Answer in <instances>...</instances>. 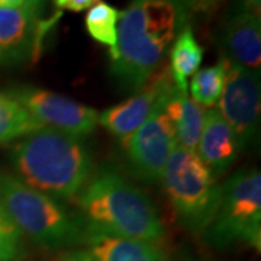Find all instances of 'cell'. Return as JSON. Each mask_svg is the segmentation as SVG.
<instances>
[{
	"mask_svg": "<svg viewBox=\"0 0 261 261\" xmlns=\"http://www.w3.org/2000/svg\"><path fill=\"white\" fill-rule=\"evenodd\" d=\"M189 13L180 0H132L118 22L111 71L123 89L140 90L161 65Z\"/></svg>",
	"mask_w": 261,
	"mask_h": 261,
	"instance_id": "cell-1",
	"label": "cell"
},
{
	"mask_svg": "<svg viewBox=\"0 0 261 261\" xmlns=\"http://www.w3.org/2000/svg\"><path fill=\"white\" fill-rule=\"evenodd\" d=\"M84 231L157 245L166 229L149 197L113 170H102L79 193Z\"/></svg>",
	"mask_w": 261,
	"mask_h": 261,
	"instance_id": "cell-2",
	"label": "cell"
},
{
	"mask_svg": "<svg viewBox=\"0 0 261 261\" xmlns=\"http://www.w3.org/2000/svg\"><path fill=\"white\" fill-rule=\"evenodd\" d=\"M12 164L31 187L54 199H70L90 180L93 160L82 138L41 128L13 147Z\"/></svg>",
	"mask_w": 261,
	"mask_h": 261,
	"instance_id": "cell-3",
	"label": "cell"
},
{
	"mask_svg": "<svg viewBox=\"0 0 261 261\" xmlns=\"http://www.w3.org/2000/svg\"><path fill=\"white\" fill-rule=\"evenodd\" d=\"M0 205L20 233L44 248L56 250L83 240V225L65 207L15 174L0 173Z\"/></svg>",
	"mask_w": 261,
	"mask_h": 261,
	"instance_id": "cell-4",
	"label": "cell"
},
{
	"mask_svg": "<svg viewBox=\"0 0 261 261\" xmlns=\"http://www.w3.org/2000/svg\"><path fill=\"white\" fill-rule=\"evenodd\" d=\"M160 180L178 222L192 232H205L214 221L221 185L196 151L176 148Z\"/></svg>",
	"mask_w": 261,
	"mask_h": 261,
	"instance_id": "cell-5",
	"label": "cell"
},
{
	"mask_svg": "<svg viewBox=\"0 0 261 261\" xmlns=\"http://www.w3.org/2000/svg\"><path fill=\"white\" fill-rule=\"evenodd\" d=\"M209 229L219 247L245 243L261 247V174L258 168L240 170L221 185L219 203Z\"/></svg>",
	"mask_w": 261,
	"mask_h": 261,
	"instance_id": "cell-6",
	"label": "cell"
},
{
	"mask_svg": "<svg viewBox=\"0 0 261 261\" xmlns=\"http://www.w3.org/2000/svg\"><path fill=\"white\" fill-rule=\"evenodd\" d=\"M171 83L161 93L147 121L125 141V149L132 173L144 181H157L171 152L177 148L174 125L167 113V97Z\"/></svg>",
	"mask_w": 261,
	"mask_h": 261,
	"instance_id": "cell-7",
	"label": "cell"
},
{
	"mask_svg": "<svg viewBox=\"0 0 261 261\" xmlns=\"http://www.w3.org/2000/svg\"><path fill=\"white\" fill-rule=\"evenodd\" d=\"M224 61L225 86L216 109L231 126L243 151L255 141L260 128V71Z\"/></svg>",
	"mask_w": 261,
	"mask_h": 261,
	"instance_id": "cell-8",
	"label": "cell"
},
{
	"mask_svg": "<svg viewBox=\"0 0 261 261\" xmlns=\"http://www.w3.org/2000/svg\"><path fill=\"white\" fill-rule=\"evenodd\" d=\"M10 94L44 128L83 138L94 132L99 125V112L96 109L63 94L38 87H20Z\"/></svg>",
	"mask_w": 261,
	"mask_h": 261,
	"instance_id": "cell-9",
	"label": "cell"
},
{
	"mask_svg": "<svg viewBox=\"0 0 261 261\" xmlns=\"http://www.w3.org/2000/svg\"><path fill=\"white\" fill-rule=\"evenodd\" d=\"M41 0L22 8H0V65L22 64L41 48L47 27L38 18Z\"/></svg>",
	"mask_w": 261,
	"mask_h": 261,
	"instance_id": "cell-10",
	"label": "cell"
},
{
	"mask_svg": "<svg viewBox=\"0 0 261 261\" xmlns=\"http://www.w3.org/2000/svg\"><path fill=\"white\" fill-rule=\"evenodd\" d=\"M171 83L168 67L163 68V71L159 68L134 96L99 113V123L113 137L125 142L147 121L161 93Z\"/></svg>",
	"mask_w": 261,
	"mask_h": 261,
	"instance_id": "cell-11",
	"label": "cell"
},
{
	"mask_svg": "<svg viewBox=\"0 0 261 261\" xmlns=\"http://www.w3.org/2000/svg\"><path fill=\"white\" fill-rule=\"evenodd\" d=\"M218 38L224 60L248 70L260 71V16L247 12L235 3L233 9L226 13Z\"/></svg>",
	"mask_w": 261,
	"mask_h": 261,
	"instance_id": "cell-12",
	"label": "cell"
},
{
	"mask_svg": "<svg viewBox=\"0 0 261 261\" xmlns=\"http://www.w3.org/2000/svg\"><path fill=\"white\" fill-rule=\"evenodd\" d=\"M196 152L216 178L231 168L241 152L233 130L216 108H209L205 112L203 129Z\"/></svg>",
	"mask_w": 261,
	"mask_h": 261,
	"instance_id": "cell-13",
	"label": "cell"
},
{
	"mask_svg": "<svg viewBox=\"0 0 261 261\" xmlns=\"http://www.w3.org/2000/svg\"><path fill=\"white\" fill-rule=\"evenodd\" d=\"M83 238L97 261H166L154 244L87 231Z\"/></svg>",
	"mask_w": 261,
	"mask_h": 261,
	"instance_id": "cell-14",
	"label": "cell"
},
{
	"mask_svg": "<svg viewBox=\"0 0 261 261\" xmlns=\"http://www.w3.org/2000/svg\"><path fill=\"white\" fill-rule=\"evenodd\" d=\"M167 113L174 125L178 148L190 151L197 149L205 121V108H202L189 96L173 87L167 97Z\"/></svg>",
	"mask_w": 261,
	"mask_h": 261,
	"instance_id": "cell-15",
	"label": "cell"
},
{
	"mask_svg": "<svg viewBox=\"0 0 261 261\" xmlns=\"http://www.w3.org/2000/svg\"><path fill=\"white\" fill-rule=\"evenodd\" d=\"M203 60V48L196 41L193 29L189 25L180 31L170 49L168 73L174 87L187 93L189 79L199 70Z\"/></svg>",
	"mask_w": 261,
	"mask_h": 261,
	"instance_id": "cell-16",
	"label": "cell"
},
{
	"mask_svg": "<svg viewBox=\"0 0 261 261\" xmlns=\"http://www.w3.org/2000/svg\"><path fill=\"white\" fill-rule=\"evenodd\" d=\"M44 128L12 96L0 93V144L22 140Z\"/></svg>",
	"mask_w": 261,
	"mask_h": 261,
	"instance_id": "cell-17",
	"label": "cell"
},
{
	"mask_svg": "<svg viewBox=\"0 0 261 261\" xmlns=\"http://www.w3.org/2000/svg\"><path fill=\"white\" fill-rule=\"evenodd\" d=\"M225 71L226 65L224 60L215 65L197 70L189 82V96L202 108H212L224 92Z\"/></svg>",
	"mask_w": 261,
	"mask_h": 261,
	"instance_id": "cell-18",
	"label": "cell"
},
{
	"mask_svg": "<svg viewBox=\"0 0 261 261\" xmlns=\"http://www.w3.org/2000/svg\"><path fill=\"white\" fill-rule=\"evenodd\" d=\"M121 12L113 8L112 5L97 2L93 5L84 19L86 29L89 35L94 41L100 42L103 45H108L109 51L116 47V38H118V22H119Z\"/></svg>",
	"mask_w": 261,
	"mask_h": 261,
	"instance_id": "cell-19",
	"label": "cell"
},
{
	"mask_svg": "<svg viewBox=\"0 0 261 261\" xmlns=\"http://www.w3.org/2000/svg\"><path fill=\"white\" fill-rule=\"evenodd\" d=\"M22 233L16 228V225L12 222L8 214L5 212L3 206L0 205V240L9 241V243H20Z\"/></svg>",
	"mask_w": 261,
	"mask_h": 261,
	"instance_id": "cell-20",
	"label": "cell"
},
{
	"mask_svg": "<svg viewBox=\"0 0 261 261\" xmlns=\"http://www.w3.org/2000/svg\"><path fill=\"white\" fill-rule=\"evenodd\" d=\"M187 13H209L222 0H180Z\"/></svg>",
	"mask_w": 261,
	"mask_h": 261,
	"instance_id": "cell-21",
	"label": "cell"
},
{
	"mask_svg": "<svg viewBox=\"0 0 261 261\" xmlns=\"http://www.w3.org/2000/svg\"><path fill=\"white\" fill-rule=\"evenodd\" d=\"M99 0H54L57 8L67 9L71 12H82V10L90 9Z\"/></svg>",
	"mask_w": 261,
	"mask_h": 261,
	"instance_id": "cell-22",
	"label": "cell"
},
{
	"mask_svg": "<svg viewBox=\"0 0 261 261\" xmlns=\"http://www.w3.org/2000/svg\"><path fill=\"white\" fill-rule=\"evenodd\" d=\"M20 254V247L16 243L2 241L0 240V261L16 260Z\"/></svg>",
	"mask_w": 261,
	"mask_h": 261,
	"instance_id": "cell-23",
	"label": "cell"
},
{
	"mask_svg": "<svg viewBox=\"0 0 261 261\" xmlns=\"http://www.w3.org/2000/svg\"><path fill=\"white\" fill-rule=\"evenodd\" d=\"M61 261H97L90 252L87 251H73L65 254Z\"/></svg>",
	"mask_w": 261,
	"mask_h": 261,
	"instance_id": "cell-24",
	"label": "cell"
},
{
	"mask_svg": "<svg viewBox=\"0 0 261 261\" xmlns=\"http://www.w3.org/2000/svg\"><path fill=\"white\" fill-rule=\"evenodd\" d=\"M237 5H240L247 12H251L254 15L260 16L261 0H237Z\"/></svg>",
	"mask_w": 261,
	"mask_h": 261,
	"instance_id": "cell-25",
	"label": "cell"
},
{
	"mask_svg": "<svg viewBox=\"0 0 261 261\" xmlns=\"http://www.w3.org/2000/svg\"><path fill=\"white\" fill-rule=\"evenodd\" d=\"M28 0H0V8H22Z\"/></svg>",
	"mask_w": 261,
	"mask_h": 261,
	"instance_id": "cell-26",
	"label": "cell"
}]
</instances>
